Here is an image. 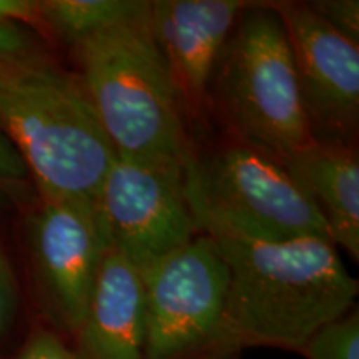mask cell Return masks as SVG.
<instances>
[{
	"label": "cell",
	"mask_w": 359,
	"mask_h": 359,
	"mask_svg": "<svg viewBox=\"0 0 359 359\" xmlns=\"http://www.w3.org/2000/svg\"><path fill=\"white\" fill-rule=\"evenodd\" d=\"M210 240L226 264L228 318L245 349L299 353L321 326L356 306L358 280L331 240Z\"/></svg>",
	"instance_id": "1"
},
{
	"label": "cell",
	"mask_w": 359,
	"mask_h": 359,
	"mask_svg": "<svg viewBox=\"0 0 359 359\" xmlns=\"http://www.w3.org/2000/svg\"><path fill=\"white\" fill-rule=\"evenodd\" d=\"M116 156L185 170L191 127L150 30V12L70 47Z\"/></svg>",
	"instance_id": "2"
},
{
	"label": "cell",
	"mask_w": 359,
	"mask_h": 359,
	"mask_svg": "<svg viewBox=\"0 0 359 359\" xmlns=\"http://www.w3.org/2000/svg\"><path fill=\"white\" fill-rule=\"evenodd\" d=\"M0 130L37 196L95 206L116 155L77 72L53 62L0 80Z\"/></svg>",
	"instance_id": "3"
},
{
	"label": "cell",
	"mask_w": 359,
	"mask_h": 359,
	"mask_svg": "<svg viewBox=\"0 0 359 359\" xmlns=\"http://www.w3.org/2000/svg\"><path fill=\"white\" fill-rule=\"evenodd\" d=\"M208 116L283 161L313 140L293 52L273 4L250 2L215 62Z\"/></svg>",
	"instance_id": "4"
},
{
	"label": "cell",
	"mask_w": 359,
	"mask_h": 359,
	"mask_svg": "<svg viewBox=\"0 0 359 359\" xmlns=\"http://www.w3.org/2000/svg\"><path fill=\"white\" fill-rule=\"evenodd\" d=\"M183 187L191 217L205 236L331 240L325 218L285 161L230 135L201 150L193 148Z\"/></svg>",
	"instance_id": "5"
},
{
	"label": "cell",
	"mask_w": 359,
	"mask_h": 359,
	"mask_svg": "<svg viewBox=\"0 0 359 359\" xmlns=\"http://www.w3.org/2000/svg\"><path fill=\"white\" fill-rule=\"evenodd\" d=\"M142 273V359H240L245 348L228 318V269L200 235Z\"/></svg>",
	"instance_id": "6"
},
{
	"label": "cell",
	"mask_w": 359,
	"mask_h": 359,
	"mask_svg": "<svg viewBox=\"0 0 359 359\" xmlns=\"http://www.w3.org/2000/svg\"><path fill=\"white\" fill-rule=\"evenodd\" d=\"M24 240L45 326L74 339L110 250L97 208L37 196L24 217Z\"/></svg>",
	"instance_id": "7"
},
{
	"label": "cell",
	"mask_w": 359,
	"mask_h": 359,
	"mask_svg": "<svg viewBox=\"0 0 359 359\" xmlns=\"http://www.w3.org/2000/svg\"><path fill=\"white\" fill-rule=\"evenodd\" d=\"M95 208L110 250L138 271L201 235L187 203L180 168L115 156Z\"/></svg>",
	"instance_id": "8"
},
{
	"label": "cell",
	"mask_w": 359,
	"mask_h": 359,
	"mask_svg": "<svg viewBox=\"0 0 359 359\" xmlns=\"http://www.w3.org/2000/svg\"><path fill=\"white\" fill-rule=\"evenodd\" d=\"M273 6L280 13L293 52L311 138L356 145L359 43L331 29L308 4Z\"/></svg>",
	"instance_id": "9"
},
{
	"label": "cell",
	"mask_w": 359,
	"mask_h": 359,
	"mask_svg": "<svg viewBox=\"0 0 359 359\" xmlns=\"http://www.w3.org/2000/svg\"><path fill=\"white\" fill-rule=\"evenodd\" d=\"M250 2L241 0H154L150 30L163 57L188 122L208 118V83L215 62Z\"/></svg>",
	"instance_id": "10"
},
{
	"label": "cell",
	"mask_w": 359,
	"mask_h": 359,
	"mask_svg": "<svg viewBox=\"0 0 359 359\" xmlns=\"http://www.w3.org/2000/svg\"><path fill=\"white\" fill-rule=\"evenodd\" d=\"M145 291L142 273L109 250L77 334L80 359H142Z\"/></svg>",
	"instance_id": "11"
},
{
	"label": "cell",
	"mask_w": 359,
	"mask_h": 359,
	"mask_svg": "<svg viewBox=\"0 0 359 359\" xmlns=\"http://www.w3.org/2000/svg\"><path fill=\"white\" fill-rule=\"evenodd\" d=\"M325 218L331 241L359 259V158L356 145L311 140L285 160Z\"/></svg>",
	"instance_id": "12"
},
{
	"label": "cell",
	"mask_w": 359,
	"mask_h": 359,
	"mask_svg": "<svg viewBox=\"0 0 359 359\" xmlns=\"http://www.w3.org/2000/svg\"><path fill=\"white\" fill-rule=\"evenodd\" d=\"M150 0H39V32L67 47L150 12Z\"/></svg>",
	"instance_id": "13"
},
{
	"label": "cell",
	"mask_w": 359,
	"mask_h": 359,
	"mask_svg": "<svg viewBox=\"0 0 359 359\" xmlns=\"http://www.w3.org/2000/svg\"><path fill=\"white\" fill-rule=\"evenodd\" d=\"M53 62L55 55L42 34L22 24L0 22V80Z\"/></svg>",
	"instance_id": "14"
},
{
	"label": "cell",
	"mask_w": 359,
	"mask_h": 359,
	"mask_svg": "<svg viewBox=\"0 0 359 359\" xmlns=\"http://www.w3.org/2000/svg\"><path fill=\"white\" fill-rule=\"evenodd\" d=\"M299 354L306 359H359V313L354 306L326 323L306 341Z\"/></svg>",
	"instance_id": "15"
},
{
	"label": "cell",
	"mask_w": 359,
	"mask_h": 359,
	"mask_svg": "<svg viewBox=\"0 0 359 359\" xmlns=\"http://www.w3.org/2000/svg\"><path fill=\"white\" fill-rule=\"evenodd\" d=\"M24 298L11 255L0 240V348L8 343L19 326Z\"/></svg>",
	"instance_id": "16"
},
{
	"label": "cell",
	"mask_w": 359,
	"mask_h": 359,
	"mask_svg": "<svg viewBox=\"0 0 359 359\" xmlns=\"http://www.w3.org/2000/svg\"><path fill=\"white\" fill-rule=\"evenodd\" d=\"M13 359H80V356L64 336L47 326H39L30 331Z\"/></svg>",
	"instance_id": "17"
},
{
	"label": "cell",
	"mask_w": 359,
	"mask_h": 359,
	"mask_svg": "<svg viewBox=\"0 0 359 359\" xmlns=\"http://www.w3.org/2000/svg\"><path fill=\"white\" fill-rule=\"evenodd\" d=\"M314 13L331 29L359 43V2L358 0H318L306 2Z\"/></svg>",
	"instance_id": "18"
},
{
	"label": "cell",
	"mask_w": 359,
	"mask_h": 359,
	"mask_svg": "<svg viewBox=\"0 0 359 359\" xmlns=\"http://www.w3.org/2000/svg\"><path fill=\"white\" fill-rule=\"evenodd\" d=\"M29 180L30 175L24 160L6 133L0 130V185L22 191Z\"/></svg>",
	"instance_id": "19"
},
{
	"label": "cell",
	"mask_w": 359,
	"mask_h": 359,
	"mask_svg": "<svg viewBox=\"0 0 359 359\" xmlns=\"http://www.w3.org/2000/svg\"><path fill=\"white\" fill-rule=\"evenodd\" d=\"M0 22L22 24L39 32V0H0Z\"/></svg>",
	"instance_id": "20"
},
{
	"label": "cell",
	"mask_w": 359,
	"mask_h": 359,
	"mask_svg": "<svg viewBox=\"0 0 359 359\" xmlns=\"http://www.w3.org/2000/svg\"><path fill=\"white\" fill-rule=\"evenodd\" d=\"M19 193H22V191L12 190V188L0 185V213L7 212V210H11L17 205Z\"/></svg>",
	"instance_id": "21"
}]
</instances>
